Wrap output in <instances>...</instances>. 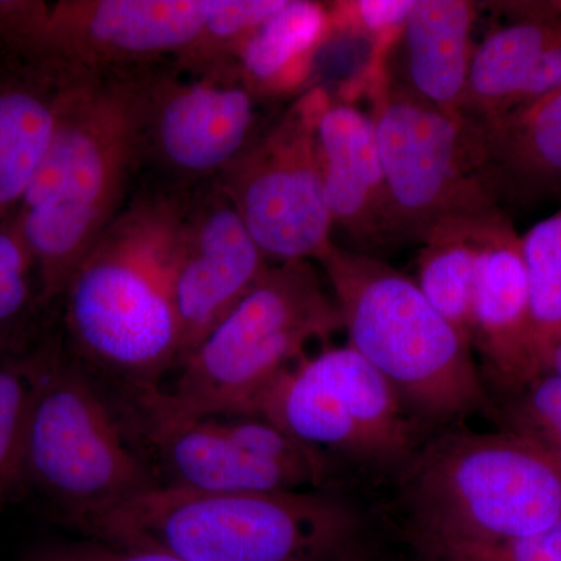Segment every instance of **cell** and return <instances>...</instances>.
I'll return each instance as SVG.
<instances>
[{
    "label": "cell",
    "mask_w": 561,
    "mask_h": 561,
    "mask_svg": "<svg viewBox=\"0 0 561 561\" xmlns=\"http://www.w3.org/2000/svg\"><path fill=\"white\" fill-rule=\"evenodd\" d=\"M416 0H356L332 7L335 24L359 32L375 44L379 57L400 39L405 22L415 9Z\"/></svg>",
    "instance_id": "4316f807"
},
{
    "label": "cell",
    "mask_w": 561,
    "mask_h": 561,
    "mask_svg": "<svg viewBox=\"0 0 561 561\" xmlns=\"http://www.w3.org/2000/svg\"><path fill=\"white\" fill-rule=\"evenodd\" d=\"M150 69L66 83L49 147L11 224L27 247L44 300L70 276L125 206L144 164Z\"/></svg>",
    "instance_id": "6da1fadb"
},
{
    "label": "cell",
    "mask_w": 561,
    "mask_h": 561,
    "mask_svg": "<svg viewBox=\"0 0 561 561\" xmlns=\"http://www.w3.org/2000/svg\"><path fill=\"white\" fill-rule=\"evenodd\" d=\"M267 420L319 454L335 476L397 481L430 438L390 382L351 346L306 356L257 404Z\"/></svg>",
    "instance_id": "52a82bcc"
},
{
    "label": "cell",
    "mask_w": 561,
    "mask_h": 561,
    "mask_svg": "<svg viewBox=\"0 0 561 561\" xmlns=\"http://www.w3.org/2000/svg\"><path fill=\"white\" fill-rule=\"evenodd\" d=\"M319 264L337 301L350 346L400 394L430 437L472 415L497 421L474 351L415 280L386 262L332 245Z\"/></svg>",
    "instance_id": "277c9868"
},
{
    "label": "cell",
    "mask_w": 561,
    "mask_h": 561,
    "mask_svg": "<svg viewBox=\"0 0 561 561\" xmlns=\"http://www.w3.org/2000/svg\"><path fill=\"white\" fill-rule=\"evenodd\" d=\"M142 409L144 431L171 485L205 493L327 489L306 472L257 459L232 440L220 416H173Z\"/></svg>",
    "instance_id": "2e32d148"
},
{
    "label": "cell",
    "mask_w": 561,
    "mask_h": 561,
    "mask_svg": "<svg viewBox=\"0 0 561 561\" xmlns=\"http://www.w3.org/2000/svg\"><path fill=\"white\" fill-rule=\"evenodd\" d=\"M267 261L217 180L192 187L173 279L181 359L250 294Z\"/></svg>",
    "instance_id": "4fadbf2b"
},
{
    "label": "cell",
    "mask_w": 561,
    "mask_h": 561,
    "mask_svg": "<svg viewBox=\"0 0 561 561\" xmlns=\"http://www.w3.org/2000/svg\"><path fill=\"white\" fill-rule=\"evenodd\" d=\"M330 101L323 87L309 88L217 179L262 253L278 264L319 261L334 245L317 147Z\"/></svg>",
    "instance_id": "8fae6325"
},
{
    "label": "cell",
    "mask_w": 561,
    "mask_h": 561,
    "mask_svg": "<svg viewBox=\"0 0 561 561\" xmlns=\"http://www.w3.org/2000/svg\"><path fill=\"white\" fill-rule=\"evenodd\" d=\"M559 90H561V13L556 32L549 39L548 46L542 50L540 60L531 70L526 84H524L522 94L515 103V108L529 105V103Z\"/></svg>",
    "instance_id": "4dcf8cb0"
},
{
    "label": "cell",
    "mask_w": 561,
    "mask_h": 561,
    "mask_svg": "<svg viewBox=\"0 0 561 561\" xmlns=\"http://www.w3.org/2000/svg\"><path fill=\"white\" fill-rule=\"evenodd\" d=\"M334 32L332 9L311 0H284L283 7L236 47L230 65L256 99L300 90L313 61Z\"/></svg>",
    "instance_id": "44dd1931"
},
{
    "label": "cell",
    "mask_w": 561,
    "mask_h": 561,
    "mask_svg": "<svg viewBox=\"0 0 561 561\" xmlns=\"http://www.w3.org/2000/svg\"><path fill=\"white\" fill-rule=\"evenodd\" d=\"M24 481L76 526L160 483L87 376L60 364L33 370Z\"/></svg>",
    "instance_id": "30bf717a"
},
{
    "label": "cell",
    "mask_w": 561,
    "mask_h": 561,
    "mask_svg": "<svg viewBox=\"0 0 561 561\" xmlns=\"http://www.w3.org/2000/svg\"><path fill=\"white\" fill-rule=\"evenodd\" d=\"M191 187L142 192L111 221L70 276L66 327L92 364L135 383L138 394L181 359L173 298L181 230Z\"/></svg>",
    "instance_id": "3957f363"
},
{
    "label": "cell",
    "mask_w": 561,
    "mask_h": 561,
    "mask_svg": "<svg viewBox=\"0 0 561 561\" xmlns=\"http://www.w3.org/2000/svg\"><path fill=\"white\" fill-rule=\"evenodd\" d=\"M214 0L0 2V41L20 61L57 76L154 68L201 36Z\"/></svg>",
    "instance_id": "9c48e42d"
},
{
    "label": "cell",
    "mask_w": 561,
    "mask_h": 561,
    "mask_svg": "<svg viewBox=\"0 0 561 561\" xmlns=\"http://www.w3.org/2000/svg\"><path fill=\"white\" fill-rule=\"evenodd\" d=\"M365 511L343 486L205 493L158 483L77 527L186 561H362Z\"/></svg>",
    "instance_id": "7a4b0ae2"
},
{
    "label": "cell",
    "mask_w": 561,
    "mask_h": 561,
    "mask_svg": "<svg viewBox=\"0 0 561 561\" xmlns=\"http://www.w3.org/2000/svg\"><path fill=\"white\" fill-rule=\"evenodd\" d=\"M479 245L471 308V348L479 356L486 387L505 400L542 375L531 324L522 236L501 210L482 221Z\"/></svg>",
    "instance_id": "5bb4252c"
},
{
    "label": "cell",
    "mask_w": 561,
    "mask_h": 561,
    "mask_svg": "<svg viewBox=\"0 0 561 561\" xmlns=\"http://www.w3.org/2000/svg\"><path fill=\"white\" fill-rule=\"evenodd\" d=\"M368 92L400 238L423 241L443 220L502 210L483 176L474 121L423 101L390 76L386 61L373 72Z\"/></svg>",
    "instance_id": "ba28073f"
},
{
    "label": "cell",
    "mask_w": 561,
    "mask_h": 561,
    "mask_svg": "<svg viewBox=\"0 0 561 561\" xmlns=\"http://www.w3.org/2000/svg\"><path fill=\"white\" fill-rule=\"evenodd\" d=\"M476 124L483 176L497 203L540 201L561 190V90Z\"/></svg>",
    "instance_id": "e0dca14e"
},
{
    "label": "cell",
    "mask_w": 561,
    "mask_h": 561,
    "mask_svg": "<svg viewBox=\"0 0 561 561\" xmlns=\"http://www.w3.org/2000/svg\"><path fill=\"white\" fill-rule=\"evenodd\" d=\"M284 0H214L201 36L176 57L186 72L230 65L236 47L251 31L283 7Z\"/></svg>",
    "instance_id": "cb8c5ba5"
},
{
    "label": "cell",
    "mask_w": 561,
    "mask_h": 561,
    "mask_svg": "<svg viewBox=\"0 0 561 561\" xmlns=\"http://www.w3.org/2000/svg\"><path fill=\"white\" fill-rule=\"evenodd\" d=\"M522 249L542 365L546 350L561 337V209L522 236Z\"/></svg>",
    "instance_id": "603a6c76"
},
{
    "label": "cell",
    "mask_w": 561,
    "mask_h": 561,
    "mask_svg": "<svg viewBox=\"0 0 561 561\" xmlns=\"http://www.w3.org/2000/svg\"><path fill=\"white\" fill-rule=\"evenodd\" d=\"M69 80L20 60L0 69V225L38 171Z\"/></svg>",
    "instance_id": "ac0fdd59"
},
{
    "label": "cell",
    "mask_w": 561,
    "mask_h": 561,
    "mask_svg": "<svg viewBox=\"0 0 561 561\" xmlns=\"http://www.w3.org/2000/svg\"><path fill=\"white\" fill-rule=\"evenodd\" d=\"M494 214L478 219L443 220L421 241L423 249L419 254L416 286L437 312L468 341L481 249L479 228Z\"/></svg>",
    "instance_id": "7402d4cb"
},
{
    "label": "cell",
    "mask_w": 561,
    "mask_h": 561,
    "mask_svg": "<svg viewBox=\"0 0 561 561\" xmlns=\"http://www.w3.org/2000/svg\"><path fill=\"white\" fill-rule=\"evenodd\" d=\"M511 22L476 46L461 114L490 122L515 108L524 84L556 32L561 2L512 3Z\"/></svg>",
    "instance_id": "ffe728a7"
},
{
    "label": "cell",
    "mask_w": 561,
    "mask_h": 561,
    "mask_svg": "<svg viewBox=\"0 0 561 561\" xmlns=\"http://www.w3.org/2000/svg\"><path fill=\"white\" fill-rule=\"evenodd\" d=\"M256 95L231 65L150 70L144 162L191 187L217 180L256 136Z\"/></svg>",
    "instance_id": "7c38bea8"
},
{
    "label": "cell",
    "mask_w": 561,
    "mask_h": 561,
    "mask_svg": "<svg viewBox=\"0 0 561 561\" xmlns=\"http://www.w3.org/2000/svg\"><path fill=\"white\" fill-rule=\"evenodd\" d=\"M435 561H561V519L540 534L493 545L457 546Z\"/></svg>",
    "instance_id": "f1b7e54d"
},
{
    "label": "cell",
    "mask_w": 561,
    "mask_h": 561,
    "mask_svg": "<svg viewBox=\"0 0 561 561\" xmlns=\"http://www.w3.org/2000/svg\"><path fill=\"white\" fill-rule=\"evenodd\" d=\"M33 370L0 364V508L24 482V446Z\"/></svg>",
    "instance_id": "484cf974"
},
{
    "label": "cell",
    "mask_w": 561,
    "mask_h": 561,
    "mask_svg": "<svg viewBox=\"0 0 561 561\" xmlns=\"http://www.w3.org/2000/svg\"><path fill=\"white\" fill-rule=\"evenodd\" d=\"M397 511L431 557L540 534L561 519V463L512 432H438L397 481Z\"/></svg>",
    "instance_id": "5b68a950"
},
{
    "label": "cell",
    "mask_w": 561,
    "mask_h": 561,
    "mask_svg": "<svg viewBox=\"0 0 561 561\" xmlns=\"http://www.w3.org/2000/svg\"><path fill=\"white\" fill-rule=\"evenodd\" d=\"M33 261L10 220L0 225V334L9 330L31 301Z\"/></svg>",
    "instance_id": "83f0119b"
},
{
    "label": "cell",
    "mask_w": 561,
    "mask_h": 561,
    "mask_svg": "<svg viewBox=\"0 0 561 561\" xmlns=\"http://www.w3.org/2000/svg\"><path fill=\"white\" fill-rule=\"evenodd\" d=\"M497 404L500 430L512 432L561 463V376L542 373Z\"/></svg>",
    "instance_id": "d4e9b609"
},
{
    "label": "cell",
    "mask_w": 561,
    "mask_h": 561,
    "mask_svg": "<svg viewBox=\"0 0 561 561\" xmlns=\"http://www.w3.org/2000/svg\"><path fill=\"white\" fill-rule=\"evenodd\" d=\"M479 10V3L467 0H416L398 39L404 55L400 83L438 108L461 113Z\"/></svg>",
    "instance_id": "d6986e66"
},
{
    "label": "cell",
    "mask_w": 561,
    "mask_h": 561,
    "mask_svg": "<svg viewBox=\"0 0 561 561\" xmlns=\"http://www.w3.org/2000/svg\"><path fill=\"white\" fill-rule=\"evenodd\" d=\"M317 147L334 227L368 247L400 239L371 114L331 98L317 124Z\"/></svg>",
    "instance_id": "9a60e30c"
},
{
    "label": "cell",
    "mask_w": 561,
    "mask_h": 561,
    "mask_svg": "<svg viewBox=\"0 0 561 561\" xmlns=\"http://www.w3.org/2000/svg\"><path fill=\"white\" fill-rule=\"evenodd\" d=\"M25 561H186L157 549L130 548L95 538L50 542L28 553Z\"/></svg>",
    "instance_id": "f546056e"
},
{
    "label": "cell",
    "mask_w": 561,
    "mask_h": 561,
    "mask_svg": "<svg viewBox=\"0 0 561 561\" xmlns=\"http://www.w3.org/2000/svg\"><path fill=\"white\" fill-rule=\"evenodd\" d=\"M343 331L342 316L311 261L279 262L176 365L168 390L139 408L173 416H256L265 391L305 359L309 343Z\"/></svg>",
    "instance_id": "8992f818"
},
{
    "label": "cell",
    "mask_w": 561,
    "mask_h": 561,
    "mask_svg": "<svg viewBox=\"0 0 561 561\" xmlns=\"http://www.w3.org/2000/svg\"><path fill=\"white\" fill-rule=\"evenodd\" d=\"M542 373H556L561 376V337L546 350L542 356Z\"/></svg>",
    "instance_id": "1f68e13d"
}]
</instances>
